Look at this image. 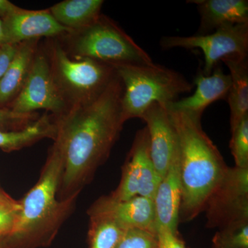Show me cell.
<instances>
[{"instance_id":"obj_6","label":"cell","mask_w":248,"mask_h":248,"mask_svg":"<svg viewBox=\"0 0 248 248\" xmlns=\"http://www.w3.org/2000/svg\"><path fill=\"white\" fill-rule=\"evenodd\" d=\"M54 81L68 109L92 102L117 76L111 65L89 58H73L58 37L43 46Z\"/></svg>"},{"instance_id":"obj_22","label":"cell","mask_w":248,"mask_h":248,"mask_svg":"<svg viewBox=\"0 0 248 248\" xmlns=\"http://www.w3.org/2000/svg\"><path fill=\"white\" fill-rule=\"evenodd\" d=\"M213 248H248V220L219 228L214 236Z\"/></svg>"},{"instance_id":"obj_19","label":"cell","mask_w":248,"mask_h":248,"mask_svg":"<svg viewBox=\"0 0 248 248\" xmlns=\"http://www.w3.org/2000/svg\"><path fill=\"white\" fill-rule=\"evenodd\" d=\"M57 133L55 117L46 112L26 128L18 130L0 129V149L6 153L32 146L44 139L55 140Z\"/></svg>"},{"instance_id":"obj_29","label":"cell","mask_w":248,"mask_h":248,"mask_svg":"<svg viewBox=\"0 0 248 248\" xmlns=\"http://www.w3.org/2000/svg\"><path fill=\"white\" fill-rule=\"evenodd\" d=\"M19 8L8 0H0V19H5L16 12Z\"/></svg>"},{"instance_id":"obj_20","label":"cell","mask_w":248,"mask_h":248,"mask_svg":"<svg viewBox=\"0 0 248 248\" xmlns=\"http://www.w3.org/2000/svg\"><path fill=\"white\" fill-rule=\"evenodd\" d=\"M102 0H66L49 9L55 20L71 31L79 30L94 22L101 14Z\"/></svg>"},{"instance_id":"obj_15","label":"cell","mask_w":248,"mask_h":248,"mask_svg":"<svg viewBox=\"0 0 248 248\" xmlns=\"http://www.w3.org/2000/svg\"><path fill=\"white\" fill-rule=\"evenodd\" d=\"M182 197L179 157L172 163L161 179L153 199L156 228L165 227L178 234Z\"/></svg>"},{"instance_id":"obj_16","label":"cell","mask_w":248,"mask_h":248,"mask_svg":"<svg viewBox=\"0 0 248 248\" xmlns=\"http://www.w3.org/2000/svg\"><path fill=\"white\" fill-rule=\"evenodd\" d=\"M200 16L197 35L210 33L232 24H248L247 0H193Z\"/></svg>"},{"instance_id":"obj_26","label":"cell","mask_w":248,"mask_h":248,"mask_svg":"<svg viewBox=\"0 0 248 248\" xmlns=\"http://www.w3.org/2000/svg\"><path fill=\"white\" fill-rule=\"evenodd\" d=\"M40 117L37 112L18 114L8 108H0V129L4 130H21L30 125Z\"/></svg>"},{"instance_id":"obj_24","label":"cell","mask_w":248,"mask_h":248,"mask_svg":"<svg viewBox=\"0 0 248 248\" xmlns=\"http://www.w3.org/2000/svg\"><path fill=\"white\" fill-rule=\"evenodd\" d=\"M20 210L19 201L15 200L0 188V236L11 233Z\"/></svg>"},{"instance_id":"obj_31","label":"cell","mask_w":248,"mask_h":248,"mask_svg":"<svg viewBox=\"0 0 248 248\" xmlns=\"http://www.w3.org/2000/svg\"><path fill=\"white\" fill-rule=\"evenodd\" d=\"M6 248V236H0V248Z\"/></svg>"},{"instance_id":"obj_14","label":"cell","mask_w":248,"mask_h":248,"mask_svg":"<svg viewBox=\"0 0 248 248\" xmlns=\"http://www.w3.org/2000/svg\"><path fill=\"white\" fill-rule=\"evenodd\" d=\"M194 84L196 90L192 95L170 103L166 108L202 119L203 111L210 104L227 97L231 78L217 66L210 76H205L202 72L197 74Z\"/></svg>"},{"instance_id":"obj_11","label":"cell","mask_w":248,"mask_h":248,"mask_svg":"<svg viewBox=\"0 0 248 248\" xmlns=\"http://www.w3.org/2000/svg\"><path fill=\"white\" fill-rule=\"evenodd\" d=\"M146 123L150 143V154L161 179L169 168L180 157L179 139L165 106L155 104L141 117Z\"/></svg>"},{"instance_id":"obj_5","label":"cell","mask_w":248,"mask_h":248,"mask_svg":"<svg viewBox=\"0 0 248 248\" xmlns=\"http://www.w3.org/2000/svg\"><path fill=\"white\" fill-rule=\"evenodd\" d=\"M73 58H89L111 66L151 65V57L110 18L101 14L88 27L58 37Z\"/></svg>"},{"instance_id":"obj_21","label":"cell","mask_w":248,"mask_h":248,"mask_svg":"<svg viewBox=\"0 0 248 248\" xmlns=\"http://www.w3.org/2000/svg\"><path fill=\"white\" fill-rule=\"evenodd\" d=\"M90 248H116L125 230L109 217L89 214Z\"/></svg>"},{"instance_id":"obj_13","label":"cell","mask_w":248,"mask_h":248,"mask_svg":"<svg viewBox=\"0 0 248 248\" xmlns=\"http://www.w3.org/2000/svg\"><path fill=\"white\" fill-rule=\"evenodd\" d=\"M7 44L18 45L42 37L55 38L71 32L59 24L48 9L30 11L19 8L2 19Z\"/></svg>"},{"instance_id":"obj_27","label":"cell","mask_w":248,"mask_h":248,"mask_svg":"<svg viewBox=\"0 0 248 248\" xmlns=\"http://www.w3.org/2000/svg\"><path fill=\"white\" fill-rule=\"evenodd\" d=\"M158 248H187L177 233L165 227L156 228Z\"/></svg>"},{"instance_id":"obj_7","label":"cell","mask_w":248,"mask_h":248,"mask_svg":"<svg viewBox=\"0 0 248 248\" xmlns=\"http://www.w3.org/2000/svg\"><path fill=\"white\" fill-rule=\"evenodd\" d=\"M160 45L164 50L201 49L204 55L202 73L210 76L223 59L248 57V24L225 26L205 35L166 36L161 38Z\"/></svg>"},{"instance_id":"obj_17","label":"cell","mask_w":248,"mask_h":248,"mask_svg":"<svg viewBox=\"0 0 248 248\" xmlns=\"http://www.w3.org/2000/svg\"><path fill=\"white\" fill-rule=\"evenodd\" d=\"M39 41L18 44L16 55L0 80V108H7L22 91L38 50Z\"/></svg>"},{"instance_id":"obj_3","label":"cell","mask_w":248,"mask_h":248,"mask_svg":"<svg viewBox=\"0 0 248 248\" xmlns=\"http://www.w3.org/2000/svg\"><path fill=\"white\" fill-rule=\"evenodd\" d=\"M63 172V159L53 143L35 186L19 201L21 210L6 248H35L50 242L73 210L78 195L58 197Z\"/></svg>"},{"instance_id":"obj_12","label":"cell","mask_w":248,"mask_h":248,"mask_svg":"<svg viewBox=\"0 0 248 248\" xmlns=\"http://www.w3.org/2000/svg\"><path fill=\"white\" fill-rule=\"evenodd\" d=\"M89 214L109 217L124 230L137 228L156 232L154 201L147 197L117 201L109 195L102 197L93 204Z\"/></svg>"},{"instance_id":"obj_2","label":"cell","mask_w":248,"mask_h":248,"mask_svg":"<svg viewBox=\"0 0 248 248\" xmlns=\"http://www.w3.org/2000/svg\"><path fill=\"white\" fill-rule=\"evenodd\" d=\"M168 111L177 131L180 149L182 197L179 221H190L203 211L228 167L203 131L202 119Z\"/></svg>"},{"instance_id":"obj_23","label":"cell","mask_w":248,"mask_h":248,"mask_svg":"<svg viewBox=\"0 0 248 248\" xmlns=\"http://www.w3.org/2000/svg\"><path fill=\"white\" fill-rule=\"evenodd\" d=\"M230 147L236 167L248 169V115L232 129Z\"/></svg>"},{"instance_id":"obj_30","label":"cell","mask_w":248,"mask_h":248,"mask_svg":"<svg viewBox=\"0 0 248 248\" xmlns=\"http://www.w3.org/2000/svg\"><path fill=\"white\" fill-rule=\"evenodd\" d=\"M6 44H7V40H6V33H5L4 22L2 19H0V46Z\"/></svg>"},{"instance_id":"obj_9","label":"cell","mask_w":248,"mask_h":248,"mask_svg":"<svg viewBox=\"0 0 248 248\" xmlns=\"http://www.w3.org/2000/svg\"><path fill=\"white\" fill-rule=\"evenodd\" d=\"M204 210L208 228H223L248 220V169L228 168Z\"/></svg>"},{"instance_id":"obj_4","label":"cell","mask_w":248,"mask_h":248,"mask_svg":"<svg viewBox=\"0 0 248 248\" xmlns=\"http://www.w3.org/2000/svg\"><path fill=\"white\" fill-rule=\"evenodd\" d=\"M122 81V115L125 122L140 118L152 105L166 106L180 94L192 91L194 85L185 77L161 65L112 66Z\"/></svg>"},{"instance_id":"obj_1","label":"cell","mask_w":248,"mask_h":248,"mask_svg":"<svg viewBox=\"0 0 248 248\" xmlns=\"http://www.w3.org/2000/svg\"><path fill=\"white\" fill-rule=\"evenodd\" d=\"M122 94L123 86L117 75L92 102L72 107L55 117L57 133L53 141L63 159L59 200L79 195L108 158L125 122Z\"/></svg>"},{"instance_id":"obj_28","label":"cell","mask_w":248,"mask_h":248,"mask_svg":"<svg viewBox=\"0 0 248 248\" xmlns=\"http://www.w3.org/2000/svg\"><path fill=\"white\" fill-rule=\"evenodd\" d=\"M17 45L6 44L0 46V80L4 76L16 55Z\"/></svg>"},{"instance_id":"obj_25","label":"cell","mask_w":248,"mask_h":248,"mask_svg":"<svg viewBox=\"0 0 248 248\" xmlns=\"http://www.w3.org/2000/svg\"><path fill=\"white\" fill-rule=\"evenodd\" d=\"M116 248H158L156 232L137 228L125 230Z\"/></svg>"},{"instance_id":"obj_10","label":"cell","mask_w":248,"mask_h":248,"mask_svg":"<svg viewBox=\"0 0 248 248\" xmlns=\"http://www.w3.org/2000/svg\"><path fill=\"white\" fill-rule=\"evenodd\" d=\"M161 180L152 161L149 136L145 127L135 135L124 166L120 185L109 196L117 201L128 200L138 196L153 200Z\"/></svg>"},{"instance_id":"obj_18","label":"cell","mask_w":248,"mask_h":248,"mask_svg":"<svg viewBox=\"0 0 248 248\" xmlns=\"http://www.w3.org/2000/svg\"><path fill=\"white\" fill-rule=\"evenodd\" d=\"M248 57L231 56L222 62L228 67L231 78V86L228 101L231 109V130L248 115Z\"/></svg>"},{"instance_id":"obj_8","label":"cell","mask_w":248,"mask_h":248,"mask_svg":"<svg viewBox=\"0 0 248 248\" xmlns=\"http://www.w3.org/2000/svg\"><path fill=\"white\" fill-rule=\"evenodd\" d=\"M7 108L18 114L45 110L55 117H60L68 110L55 84L43 47L39 46L26 84Z\"/></svg>"}]
</instances>
